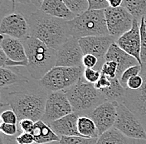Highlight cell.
<instances>
[{"instance_id":"6da1fadb","label":"cell","mask_w":146,"mask_h":144,"mask_svg":"<svg viewBox=\"0 0 146 144\" xmlns=\"http://www.w3.org/2000/svg\"><path fill=\"white\" fill-rule=\"evenodd\" d=\"M48 94L39 84L11 91L6 89V93H2L1 102L16 113L18 121L29 118L36 122L43 116Z\"/></svg>"},{"instance_id":"7a4b0ae2","label":"cell","mask_w":146,"mask_h":144,"mask_svg":"<svg viewBox=\"0 0 146 144\" xmlns=\"http://www.w3.org/2000/svg\"><path fill=\"white\" fill-rule=\"evenodd\" d=\"M27 18L29 36L42 41L53 49L57 50L71 36L67 20L49 15L40 9Z\"/></svg>"},{"instance_id":"3957f363","label":"cell","mask_w":146,"mask_h":144,"mask_svg":"<svg viewBox=\"0 0 146 144\" xmlns=\"http://www.w3.org/2000/svg\"><path fill=\"white\" fill-rule=\"evenodd\" d=\"M24 45L28 64L26 67L31 78L39 81L56 63V50L32 36L21 40Z\"/></svg>"},{"instance_id":"277c9868","label":"cell","mask_w":146,"mask_h":144,"mask_svg":"<svg viewBox=\"0 0 146 144\" xmlns=\"http://www.w3.org/2000/svg\"><path fill=\"white\" fill-rule=\"evenodd\" d=\"M64 92L72 104L73 112L80 116H89L95 108L106 101L102 92L96 89L94 84L86 81L83 76Z\"/></svg>"},{"instance_id":"5b68a950","label":"cell","mask_w":146,"mask_h":144,"mask_svg":"<svg viewBox=\"0 0 146 144\" xmlns=\"http://www.w3.org/2000/svg\"><path fill=\"white\" fill-rule=\"evenodd\" d=\"M70 35L76 38L110 35L105 9H88L68 21Z\"/></svg>"},{"instance_id":"8992f818","label":"cell","mask_w":146,"mask_h":144,"mask_svg":"<svg viewBox=\"0 0 146 144\" xmlns=\"http://www.w3.org/2000/svg\"><path fill=\"white\" fill-rule=\"evenodd\" d=\"M84 67L55 66L38 81V84L48 92L65 91L80 80Z\"/></svg>"},{"instance_id":"52a82bcc","label":"cell","mask_w":146,"mask_h":144,"mask_svg":"<svg viewBox=\"0 0 146 144\" xmlns=\"http://www.w3.org/2000/svg\"><path fill=\"white\" fill-rule=\"evenodd\" d=\"M114 127L117 128L125 135L133 139H145L146 130L142 123L122 102L117 107V117Z\"/></svg>"},{"instance_id":"ba28073f","label":"cell","mask_w":146,"mask_h":144,"mask_svg":"<svg viewBox=\"0 0 146 144\" xmlns=\"http://www.w3.org/2000/svg\"><path fill=\"white\" fill-rule=\"evenodd\" d=\"M105 16L108 32L115 41L124 33L131 29L134 17L127 9L120 6L118 8L109 7L105 9Z\"/></svg>"},{"instance_id":"9c48e42d","label":"cell","mask_w":146,"mask_h":144,"mask_svg":"<svg viewBox=\"0 0 146 144\" xmlns=\"http://www.w3.org/2000/svg\"><path fill=\"white\" fill-rule=\"evenodd\" d=\"M72 112V104L64 91L49 92L42 120L49 125Z\"/></svg>"},{"instance_id":"30bf717a","label":"cell","mask_w":146,"mask_h":144,"mask_svg":"<svg viewBox=\"0 0 146 144\" xmlns=\"http://www.w3.org/2000/svg\"><path fill=\"white\" fill-rule=\"evenodd\" d=\"M139 75L143 78V84L137 90L126 88L123 103L135 114L146 130V63H142Z\"/></svg>"},{"instance_id":"8fae6325","label":"cell","mask_w":146,"mask_h":144,"mask_svg":"<svg viewBox=\"0 0 146 144\" xmlns=\"http://www.w3.org/2000/svg\"><path fill=\"white\" fill-rule=\"evenodd\" d=\"M83 55L84 54L79 44V39L70 36L56 50V66L83 67Z\"/></svg>"},{"instance_id":"7c38bea8","label":"cell","mask_w":146,"mask_h":144,"mask_svg":"<svg viewBox=\"0 0 146 144\" xmlns=\"http://www.w3.org/2000/svg\"><path fill=\"white\" fill-rule=\"evenodd\" d=\"M115 39L110 35L89 36L79 38V44L84 54H93L99 59L97 70H100L106 61V55Z\"/></svg>"},{"instance_id":"4fadbf2b","label":"cell","mask_w":146,"mask_h":144,"mask_svg":"<svg viewBox=\"0 0 146 144\" xmlns=\"http://www.w3.org/2000/svg\"><path fill=\"white\" fill-rule=\"evenodd\" d=\"M0 33L23 40L29 36L27 18L21 13L13 12L1 20Z\"/></svg>"},{"instance_id":"5bb4252c","label":"cell","mask_w":146,"mask_h":144,"mask_svg":"<svg viewBox=\"0 0 146 144\" xmlns=\"http://www.w3.org/2000/svg\"><path fill=\"white\" fill-rule=\"evenodd\" d=\"M118 104L117 102L105 101L90 113L89 117L95 122L99 135L114 127L117 117Z\"/></svg>"},{"instance_id":"9a60e30c","label":"cell","mask_w":146,"mask_h":144,"mask_svg":"<svg viewBox=\"0 0 146 144\" xmlns=\"http://www.w3.org/2000/svg\"><path fill=\"white\" fill-rule=\"evenodd\" d=\"M140 21L134 18L133 26L122 36H120L115 41L118 46L124 51L135 57L138 60L139 63L142 65L140 59V44H141V35H140Z\"/></svg>"},{"instance_id":"2e32d148","label":"cell","mask_w":146,"mask_h":144,"mask_svg":"<svg viewBox=\"0 0 146 144\" xmlns=\"http://www.w3.org/2000/svg\"><path fill=\"white\" fill-rule=\"evenodd\" d=\"M106 60H113L118 63V70H117V78H119L121 74L125 72L127 68L139 64L138 60L135 57L124 51L120 48L118 44L115 42L112 44L109 48L107 54L106 55Z\"/></svg>"},{"instance_id":"e0dca14e","label":"cell","mask_w":146,"mask_h":144,"mask_svg":"<svg viewBox=\"0 0 146 144\" xmlns=\"http://www.w3.org/2000/svg\"><path fill=\"white\" fill-rule=\"evenodd\" d=\"M79 117L80 115L77 113L72 112V113L52 122L49 125L54 130L55 133L61 137L64 136H81L77 128Z\"/></svg>"},{"instance_id":"ac0fdd59","label":"cell","mask_w":146,"mask_h":144,"mask_svg":"<svg viewBox=\"0 0 146 144\" xmlns=\"http://www.w3.org/2000/svg\"><path fill=\"white\" fill-rule=\"evenodd\" d=\"M1 49L5 53L7 57L14 61H27L25 48L23 42L13 37L1 34Z\"/></svg>"},{"instance_id":"d6986e66","label":"cell","mask_w":146,"mask_h":144,"mask_svg":"<svg viewBox=\"0 0 146 144\" xmlns=\"http://www.w3.org/2000/svg\"><path fill=\"white\" fill-rule=\"evenodd\" d=\"M39 9L49 15L67 21L76 17L66 6L63 0H43Z\"/></svg>"},{"instance_id":"ffe728a7","label":"cell","mask_w":146,"mask_h":144,"mask_svg":"<svg viewBox=\"0 0 146 144\" xmlns=\"http://www.w3.org/2000/svg\"><path fill=\"white\" fill-rule=\"evenodd\" d=\"M32 134L34 137V142L37 144H46L61 140V137L57 135L51 126L42 119L35 122Z\"/></svg>"},{"instance_id":"44dd1931","label":"cell","mask_w":146,"mask_h":144,"mask_svg":"<svg viewBox=\"0 0 146 144\" xmlns=\"http://www.w3.org/2000/svg\"><path fill=\"white\" fill-rule=\"evenodd\" d=\"M136 139L130 138L115 127H112L97 138L96 144H135Z\"/></svg>"},{"instance_id":"7402d4cb","label":"cell","mask_w":146,"mask_h":144,"mask_svg":"<svg viewBox=\"0 0 146 144\" xmlns=\"http://www.w3.org/2000/svg\"><path fill=\"white\" fill-rule=\"evenodd\" d=\"M28 83L27 77L16 73L8 68H1L0 70V87L2 88H9L15 85H23Z\"/></svg>"},{"instance_id":"603a6c76","label":"cell","mask_w":146,"mask_h":144,"mask_svg":"<svg viewBox=\"0 0 146 144\" xmlns=\"http://www.w3.org/2000/svg\"><path fill=\"white\" fill-rule=\"evenodd\" d=\"M126 88L122 86L119 78L116 77L115 78H111V85L109 88L100 90L102 94L105 96L106 101L110 102H117L119 103H122L124 102Z\"/></svg>"},{"instance_id":"cb8c5ba5","label":"cell","mask_w":146,"mask_h":144,"mask_svg":"<svg viewBox=\"0 0 146 144\" xmlns=\"http://www.w3.org/2000/svg\"><path fill=\"white\" fill-rule=\"evenodd\" d=\"M77 128L81 136L85 137L97 138L100 136L95 122L89 116L82 115L79 117L77 123Z\"/></svg>"},{"instance_id":"d4e9b609","label":"cell","mask_w":146,"mask_h":144,"mask_svg":"<svg viewBox=\"0 0 146 144\" xmlns=\"http://www.w3.org/2000/svg\"><path fill=\"white\" fill-rule=\"evenodd\" d=\"M122 7L139 21L143 18L146 19V0H123Z\"/></svg>"},{"instance_id":"484cf974","label":"cell","mask_w":146,"mask_h":144,"mask_svg":"<svg viewBox=\"0 0 146 144\" xmlns=\"http://www.w3.org/2000/svg\"><path fill=\"white\" fill-rule=\"evenodd\" d=\"M66 6L76 16L82 14L89 9L87 0H63Z\"/></svg>"},{"instance_id":"4316f807","label":"cell","mask_w":146,"mask_h":144,"mask_svg":"<svg viewBox=\"0 0 146 144\" xmlns=\"http://www.w3.org/2000/svg\"><path fill=\"white\" fill-rule=\"evenodd\" d=\"M97 138L85 137L82 136H71V137L64 136L61 137L60 142L62 144H96Z\"/></svg>"},{"instance_id":"83f0119b","label":"cell","mask_w":146,"mask_h":144,"mask_svg":"<svg viewBox=\"0 0 146 144\" xmlns=\"http://www.w3.org/2000/svg\"><path fill=\"white\" fill-rule=\"evenodd\" d=\"M28 61H14L7 57L3 49L0 48V66L1 68H18V67H27Z\"/></svg>"},{"instance_id":"f1b7e54d","label":"cell","mask_w":146,"mask_h":144,"mask_svg":"<svg viewBox=\"0 0 146 144\" xmlns=\"http://www.w3.org/2000/svg\"><path fill=\"white\" fill-rule=\"evenodd\" d=\"M141 65L140 64H137L135 66H132L130 68H127L125 72H123L120 76V78H119V80L120 82V83L122 84V86L124 88H126V85H127V82L133 77L139 75L141 72Z\"/></svg>"},{"instance_id":"f546056e","label":"cell","mask_w":146,"mask_h":144,"mask_svg":"<svg viewBox=\"0 0 146 144\" xmlns=\"http://www.w3.org/2000/svg\"><path fill=\"white\" fill-rule=\"evenodd\" d=\"M117 70L118 63L113 60H106L100 68L101 74L107 76L110 78H115L117 77Z\"/></svg>"},{"instance_id":"4dcf8cb0","label":"cell","mask_w":146,"mask_h":144,"mask_svg":"<svg viewBox=\"0 0 146 144\" xmlns=\"http://www.w3.org/2000/svg\"><path fill=\"white\" fill-rule=\"evenodd\" d=\"M140 59L142 63H146V19L145 18L140 20Z\"/></svg>"},{"instance_id":"1f68e13d","label":"cell","mask_w":146,"mask_h":144,"mask_svg":"<svg viewBox=\"0 0 146 144\" xmlns=\"http://www.w3.org/2000/svg\"><path fill=\"white\" fill-rule=\"evenodd\" d=\"M1 121L2 123H12V124H18V117L16 113L12 108H6L5 110H3L1 113Z\"/></svg>"},{"instance_id":"d6a6232c","label":"cell","mask_w":146,"mask_h":144,"mask_svg":"<svg viewBox=\"0 0 146 144\" xmlns=\"http://www.w3.org/2000/svg\"><path fill=\"white\" fill-rule=\"evenodd\" d=\"M101 76L100 70H97L95 68H85L83 72V77L85 80L90 83L95 84L100 79Z\"/></svg>"},{"instance_id":"836d02e7","label":"cell","mask_w":146,"mask_h":144,"mask_svg":"<svg viewBox=\"0 0 146 144\" xmlns=\"http://www.w3.org/2000/svg\"><path fill=\"white\" fill-rule=\"evenodd\" d=\"M82 63L85 68L97 69L99 66V59L93 54H84L82 58Z\"/></svg>"},{"instance_id":"e575fe53","label":"cell","mask_w":146,"mask_h":144,"mask_svg":"<svg viewBox=\"0 0 146 144\" xmlns=\"http://www.w3.org/2000/svg\"><path fill=\"white\" fill-rule=\"evenodd\" d=\"M0 131L2 133L7 136H10V137L18 135L20 133L18 124H12V123H2L0 124Z\"/></svg>"},{"instance_id":"d590c367","label":"cell","mask_w":146,"mask_h":144,"mask_svg":"<svg viewBox=\"0 0 146 144\" xmlns=\"http://www.w3.org/2000/svg\"><path fill=\"white\" fill-rule=\"evenodd\" d=\"M34 124H35V122L33 121L32 119L24 118V119L18 121V126L21 132L32 133V131L33 130V127H34Z\"/></svg>"},{"instance_id":"8d00e7d4","label":"cell","mask_w":146,"mask_h":144,"mask_svg":"<svg viewBox=\"0 0 146 144\" xmlns=\"http://www.w3.org/2000/svg\"><path fill=\"white\" fill-rule=\"evenodd\" d=\"M16 141L18 144H32L35 143L32 133H24L21 131L16 136Z\"/></svg>"},{"instance_id":"74e56055","label":"cell","mask_w":146,"mask_h":144,"mask_svg":"<svg viewBox=\"0 0 146 144\" xmlns=\"http://www.w3.org/2000/svg\"><path fill=\"white\" fill-rule=\"evenodd\" d=\"M142 84H143V78L140 75H137L131 78L127 82L126 88H129L130 90H137L141 88Z\"/></svg>"},{"instance_id":"f35d334b","label":"cell","mask_w":146,"mask_h":144,"mask_svg":"<svg viewBox=\"0 0 146 144\" xmlns=\"http://www.w3.org/2000/svg\"><path fill=\"white\" fill-rule=\"evenodd\" d=\"M94 85H95V88L96 89L100 91L102 90V89H105V88H107L111 85V78H110L104 74H101L100 79Z\"/></svg>"},{"instance_id":"ab89813d","label":"cell","mask_w":146,"mask_h":144,"mask_svg":"<svg viewBox=\"0 0 146 144\" xmlns=\"http://www.w3.org/2000/svg\"><path fill=\"white\" fill-rule=\"evenodd\" d=\"M89 9H106L109 8V3L106 0H87Z\"/></svg>"},{"instance_id":"60d3db41","label":"cell","mask_w":146,"mask_h":144,"mask_svg":"<svg viewBox=\"0 0 146 144\" xmlns=\"http://www.w3.org/2000/svg\"><path fill=\"white\" fill-rule=\"evenodd\" d=\"M107 3H109L110 7L111 8H118L122 6L123 0H106Z\"/></svg>"},{"instance_id":"b9f144b4","label":"cell","mask_w":146,"mask_h":144,"mask_svg":"<svg viewBox=\"0 0 146 144\" xmlns=\"http://www.w3.org/2000/svg\"><path fill=\"white\" fill-rule=\"evenodd\" d=\"M13 2H16L18 3H22V4H28V3H32V0H12Z\"/></svg>"},{"instance_id":"7bdbcfd3","label":"cell","mask_w":146,"mask_h":144,"mask_svg":"<svg viewBox=\"0 0 146 144\" xmlns=\"http://www.w3.org/2000/svg\"><path fill=\"white\" fill-rule=\"evenodd\" d=\"M42 1H43V0H32V3L34 4L35 6H37V7L40 8V6H41Z\"/></svg>"},{"instance_id":"ee69618b","label":"cell","mask_w":146,"mask_h":144,"mask_svg":"<svg viewBox=\"0 0 146 144\" xmlns=\"http://www.w3.org/2000/svg\"><path fill=\"white\" fill-rule=\"evenodd\" d=\"M135 144H146L145 139H138L135 142Z\"/></svg>"},{"instance_id":"f6af8a7d","label":"cell","mask_w":146,"mask_h":144,"mask_svg":"<svg viewBox=\"0 0 146 144\" xmlns=\"http://www.w3.org/2000/svg\"><path fill=\"white\" fill-rule=\"evenodd\" d=\"M46 144H62L60 141H56V142H52V143H49Z\"/></svg>"},{"instance_id":"bcb514c9","label":"cell","mask_w":146,"mask_h":144,"mask_svg":"<svg viewBox=\"0 0 146 144\" xmlns=\"http://www.w3.org/2000/svg\"><path fill=\"white\" fill-rule=\"evenodd\" d=\"M32 144H37V143H32Z\"/></svg>"}]
</instances>
